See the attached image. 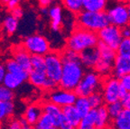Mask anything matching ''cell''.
I'll return each mask as SVG.
<instances>
[{
    "mask_svg": "<svg viewBox=\"0 0 130 129\" xmlns=\"http://www.w3.org/2000/svg\"><path fill=\"white\" fill-rule=\"evenodd\" d=\"M85 69L80 60L63 61L62 74L59 82V88L75 90L85 74Z\"/></svg>",
    "mask_w": 130,
    "mask_h": 129,
    "instance_id": "cell-1",
    "label": "cell"
},
{
    "mask_svg": "<svg viewBox=\"0 0 130 129\" xmlns=\"http://www.w3.org/2000/svg\"><path fill=\"white\" fill-rule=\"evenodd\" d=\"M99 42L100 39L98 36V33L77 26L67 39L66 46L79 53L88 48L97 46Z\"/></svg>",
    "mask_w": 130,
    "mask_h": 129,
    "instance_id": "cell-2",
    "label": "cell"
},
{
    "mask_svg": "<svg viewBox=\"0 0 130 129\" xmlns=\"http://www.w3.org/2000/svg\"><path fill=\"white\" fill-rule=\"evenodd\" d=\"M76 22L77 26L95 33H99L110 24L106 11H89L85 9L77 14Z\"/></svg>",
    "mask_w": 130,
    "mask_h": 129,
    "instance_id": "cell-3",
    "label": "cell"
},
{
    "mask_svg": "<svg viewBox=\"0 0 130 129\" xmlns=\"http://www.w3.org/2000/svg\"><path fill=\"white\" fill-rule=\"evenodd\" d=\"M97 46L100 50V57L94 70L103 78L110 76L113 71L115 60L118 56L117 51L108 46L100 41L99 42Z\"/></svg>",
    "mask_w": 130,
    "mask_h": 129,
    "instance_id": "cell-4",
    "label": "cell"
},
{
    "mask_svg": "<svg viewBox=\"0 0 130 129\" xmlns=\"http://www.w3.org/2000/svg\"><path fill=\"white\" fill-rule=\"evenodd\" d=\"M102 78L103 77L100 76L95 70L86 71L74 91L78 96L81 97H89L93 93L100 91L103 82Z\"/></svg>",
    "mask_w": 130,
    "mask_h": 129,
    "instance_id": "cell-5",
    "label": "cell"
},
{
    "mask_svg": "<svg viewBox=\"0 0 130 129\" xmlns=\"http://www.w3.org/2000/svg\"><path fill=\"white\" fill-rule=\"evenodd\" d=\"M44 60L47 77L57 82H60L63 69V61L61 53L50 51L44 55Z\"/></svg>",
    "mask_w": 130,
    "mask_h": 129,
    "instance_id": "cell-6",
    "label": "cell"
},
{
    "mask_svg": "<svg viewBox=\"0 0 130 129\" xmlns=\"http://www.w3.org/2000/svg\"><path fill=\"white\" fill-rule=\"evenodd\" d=\"M120 89H121V84L118 78L113 75L104 78L102 82L101 93L106 105L120 100Z\"/></svg>",
    "mask_w": 130,
    "mask_h": 129,
    "instance_id": "cell-7",
    "label": "cell"
},
{
    "mask_svg": "<svg viewBox=\"0 0 130 129\" xmlns=\"http://www.w3.org/2000/svg\"><path fill=\"white\" fill-rule=\"evenodd\" d=\"M23 46L31 54L45 55L51 51L48 40L40 34H32L24 40Z\"/></svg>",
    "mask_w": 130,
    "mask_h": 129,
    "instance_id": "cell-8",
    "label": "cell"
},
{
    "mask_svg": "<svg viewBox=\"0 0 130 129\" xmlns=\"http://www.w3.org/2000/svg\"><path fill=\"white\" fill-rule=\"evenodd\" d=\"M98 36L100 42H104L105 44L111 47L114 50H117L120 42L123 39L121 28L112 24H109L101 29L98 33Z\"/></svg>",
    "mask_w": 130,
    "mask_h": 129,
    "instance_id": "cell-9",
    "label": "cell"
},
{
    "mask_svg": "<svg viewBox=\"0 0 130 129\" xmlns=\"http://www.w3.org/2000/svg\"><path fill=\"white\" fill-rule=\"evenodd\" d=\"M107 14H108L110 24L117 25L120 28L130 24L127 6H125L123 4L116 5V6L110 7Z\"/></svg>",
    "mask_w": 130,
    "mask_h": 129,
    "instance_id": "cell-10",
    "label": "cell"
},
{
    "mask_svg": "<svg viewBox=\"0 0 130 129\" xmlns=\"http://www.w3.org/2000/svg\"><path fill=\"white\" fill-rule=\"evenodd\" d=\"M78 95L74 90L69 89H56L54 90L49 91L48 99L49 101L54 103L60 107H65L68 105H74Z\"/></svg>",
    "mask_w": 130,
    "mask_h": 129,
    "instance_id": "cell-11",
    "label": "cell"
},
{
    "mask_svg": "<svg viewBox=\"0 0 130 129\" xmlns=\"http://www.w3.org/2000/svg\"><path fill=\"white\" fill-rule=\"evenodd\" d=\"M100 57V50L98 46L90 47L79 53L81 63L86 69H94Z\"/></svg>",
    "mask_w": 130,
    "mask_h": 129,
    "instance_id": "cell-12",
    "label": "cell"
},
{
    "mask_svg": "<svg viewBox=\"0 0 130 129\" xmlns=\"http://www.w3.org/2000/svg\"><path fill=\"white\" fill-rule=\"evenodd\" d=\"M43 112L47 113L53 119L55 128H60V125H61V122L63 118L62 107L51 102V101H49V102H46L43 104Z\"/></svg>",
    "mask_w": 130,
    "mask_h": 129,
    "instance_id": "cell-13",
    "label": "cell"
},
{
    "mask_svg": "<svg viewBox=\"0 0 130 129\" xmlns=\"http://www.w3.org/2000/svg\"><path fill=\"white\" fill-rule=\"evenodd\" d=\"M126 74H130V57L118 55L114 63L112 75L119 79L120 77Z\"/></svg>",
    "mask_w": 130,
    "mask_h": 129,
    "instance_id": "cell-14",
    "label": "cell"
},
{
    "mask_svg": "<svg viewBox=\"0 0 130 129\" xmlns=\"http://www.w3.org/2000/svg\"><path fill=\"white\" fill-rule=\"evenodd\" d=\"M62 113L65 118L71 125V128H79V125L81 121V115L76 108L74 105H68L62 107Z\"/></svg>",
    "mask_w": 130,
    "mask_h": 129,
    "instance_id": "cell-15",
    "label": "cell"
},
{
    "mask_svg": "<svg viewBox=\"0 0 130 129\" xmlns=\"http://www.w3.org/2000/svg\"><path fill=\"white\" fill-rule=\"evenodd\" d=\"M49 16L51 18V28L53 32L60 31L62 24V8L59 5H54L49 8Z\"/></svg>",
    "mask_w": 130,
    "mask_h": 129,
    "instance_id": "cell-16",
    "label": "cell"
},
{
    "mask_svg": "<svg viewBox=\"0 0 130 129\" xmlns=\"http://www.w3.org/2000/svg\"><path fill=\"white\" fill-rule=\"evenodd\" d=\"M31 54L27 52L24 46L17 47L14 53V59L15 60L24 70L30 71L32 70V61H31Z\"/></svg>",
    "mask_w": 130,
    "mask_h": 129,
    "instance_id": "cell-17",
    "label": "cell"
},
{
    "mask_svg": "<svg viewBox=\"0 0 130 129\" xmlns=\"http://www.w3.org/2000/svg\"><path fill=\"white\" fill-rule=\"evenodd\" d=\"M43 106L37 105V104H32V105H30L26 107V109L24 111V117L26 118V120L31 125V126L34 127L36 125L41 116L43 115Z\"/></svg>",
    "mask_w": 130,
    "mask_h": 129,
    "instance_id": "cell-18",
    "label": "cell"
},
{
    "mask_svg": "<svg viewBox=\"0 0 130 129\" xmlns=\"http://www.w3.org/2000/svg\"><path fill=\"white\" fill-rule=\"evenodd\" d=\"M5 65H6L7 72H10V73H13V74L16 75L17 77L21 78L24 81L28 80L29 71H26V70H24L14 58L7 60Z\"/></svg>",
    "mask_w": 130,
    "mask_h": 129,
    "instance_id": "cell-19",
    "label": "cell"
},
{
    "mask_svg": "<svg viewBox=\"0 0 130 129\" xmlns=\"http://www.w3.org/2000/svg\"><path fill=\"white\" fill-rule=\"evenodd\" d=\"M112 125V119L108 113V109L106 106H101L97 108V120H96V129H104L110 127Z\"/></svg>",
    "mask_w": 130,
    "mask_h": 129,
    "instance_id": "cell-20",
    "label": "cell"
},
{
    "mask_svg": "<svg viewBox=\"0 0 130 129\" xmlns=\"http://www.w3.org/2000/svg\"><path fill=\"white\" fill-rule=\"evenodd\" d=\"M47 74L45 70H38V69H32L29 71L28 81L36 88H43L45 80L47 79Z\"/></svg>",
    "mask_w": 130,
    "mask_h": 129,
    "instance_id": "cell-21",
    "label": "cell"
},
{
    "mask_svg": "<svg viewBox=\"0 0 130 129\" xmlns=\"http://www.w3.org/2000/svg\"><path fill=\"white\" fill-rule=\"evenodd\" d=\"M112 127L117 129H130V109L124 108L122 113L112 121Z\"/></svg>",
    "mask_w": 130,
    "mask_h": 129,
    "instance_id": "cell-22",
    "label": "cell"
},
{
    "mask_svg": "<svg viewBox=\"0 0 130 129\" xmlns=\"http://www.w3.org/2000/svg\"><path fill=\"white\" fill-rule=\"evenodd\" d=\"M96 120H97V108H91L89 113L86 114L81 118L79 129H93L95 128Z\"/></svg>",
    "mask_w": 130,
    "mask_h": 129,
    "instance_id": "cell-23",
    "label": "cell"
},
{
    "mask_svg": "<svg viewBox=\"0 0 130 129\" xmlns=\"http://www.w3.org/2000/svg\"><path fill=\"white\" fill-rule=\"evenodd\" d=\"M83 9L89 11H105L108 0H82Z\"/></svg>",
    "mask_w": 130,
    "mask_h": 129,
    "instance_id": "cell-24",
    "label": "cell"
},
{
    "mask_svg": "<svg viewBox=\"0 0 130 129\" xmlns=\"http://www.w3.org/2000/svg\"><path fill=\"white\" fill-rule=\"evenodd\" d=\"M74 106L78 109L81 117H84L92 108L88 97H81V96H78L77 99L74 103Z\"/></svg>",
    "mask_w": 130,
    "mask_h": 129,
    "instance_id": "cell-25",
    "label": "cell"
},
{
    "mask_svg": "<svg viewBox=\"0 0 130 129\" xmlns=\"http://www.w3.org/2000/svg\"><path fill=\"white\" fill-rule=\"evenodd\" d=\"M3 27L7 34H14L18 27V19L12 14L6 15L3 21Z\"/></svg>",
    "mask_w": 130,
    "mask_h": 129,
    "instance_id": "cell-26",
    "label": "cell"
},
{
    "mask_svg": "<svg viewBox=\"0 0 130 129\" xmlns=\"http://www.w3.org/2000/svg\"><path fill=\"white\" fill-rule=\"evenodd\" d=\"M24 82V81L21 78L16 76V75L13 74V73H10V72H7L6 77H5L3 84H4L6 87L14 90V89H16L17 88L20 87Z\"/></svg>",
    "mask_w": 130,
    "mask_h": 129,
    "instance_id": "cell-27",
    "label": "cell"
},
{
    "mask_svg": "<svg viewBox=\"0 0 130 129\" xmlns=\"http://www.w3.org/2000/svg\"><path fill=\"white\" fill-rule=\"evenodd\" d=\"M61 2L63 6L72 14H78L83 10L82 0H61Z\"/></svg>",
    "mask_w": 130,
    "mask_h": 129,
    "instance_id": "cell-28",
    "label": "cell"
},
{
    "mask_svg": "<svg viewBox=\"0 0 130 129\" xmlns=\"http://www.w3.org/2000/svg\"><path fill=\"white\" fill-rule=\"evenodd\" d=\"M107 109H108V113L109 115L110 118L112 119L113 121L114 119L117 118L120 114L122 113V111L124 110V105L122 103L121 100H118L116 102L109 103V104H107L106 105Z\"/></svg>",
    "mask_w": 130,
    "mask_h": 129,
    "instance_id": "cell-29",
    "label": "cell"
},
{
    "mask_svg": "<svg viewBox=\"0 0 130 129\" xmlns=\"http://www.w3.org/2000/svg\"><path fill=\"white\" fill-rule=\"evenodd\" d=\"M34 128L36 129H55V125L53 119L47 113L43 112V115L41 116L36 125L34 126Z\"/></svg>",
    "mask_w": 130,
    "mask_h": 129,
    "instance_id": "cell-30",
    "label": "cell"
},
{
    "mask_svg": "<svg viewBox=\"0 0 130 129\" xmlns=\"http://www.w3.org/2000/svg\"><path fill=\"white\" fill-rule=\"evenodd\" d=\"M14 110V105L12 101H0V122L10 117Z\"/></svg>",
    "mask_w": 130,
    "mask_h": 129,
    "instance_id": "cell-31",
    "label": "cell"
},
{
    "mask_svg": "<svg viewBox=\"0 0 130 129\" xmlns=\"http://www.w3.org/2000/svg\"><path fill=\"white\" fill-rule=\"evenodd\" d=\"M116 51L119 56L130 57V38L122 39Z\"/></svg>",
    "mask_w": 130,
    "mask_h": 129,
    "instance_id": "cell-32",
    "label": "cell"
},
{
    "mask_svg": "<svg viewBox=\"0 0 130 129\" xmlns=\"http://www.w3.org/2000/svg\"><path fill=\"white\" fill-rule=\"evenodd\" d=\"M88 99H89L92 108H99L100 107H101V106H103L105 104L101 91H98V92H95L93 94H91V95H89L88 97Z\"/></svg>",
    "mask_w": 130,
    "mask_h": 129,
    "instance_id": "cell-33",
    "label": "cell"
},
{
    "mask_svg": "<svg viewBox=\"0 0 130 129\" xmlns=\"http://www.w3.org/2000/svg\"><path fill=\"white\" fill-rule=\"evenodd\" d=\"M14 98V90L6 87L4 84H0V101H13Z\"/></svg>",
    "mask_w": 130,
    "mask_h": 129,
    "instance_id": "cell-34",
    "label": "cell"
},
{
    "mask_svg": "<svg viewBox=\"0 0 130 129\" xmlns=\"http://www.w3.org/2000/svg\"><path fill=\"white\" fill-rule=\"evenodd\" d=\"M31 61H32V69L45 70L44 55L32 54V56H31Z\"/></svg>",
    "mask_w": 130,
    "mask_h": 129,
    "instance_id": "cell-35",
    "label": "cell"
},
{
    "mask_svg": "<svg viewBox=\"0 0 130 129\" xmlns=\"http://www.w3.org/2000/svg\"><path fill=\"white\" fill-rule=\"evenodd\" d=\"M58 87H59V82H57V81L53 80V79H50V78H47L42 89L47 91H52L58 89Z\"/></svg>",
    "mask_w": 130,
    "mask_h": 129,
    "instance_id": "cell-36",
    "label": "cell"
},
{
    "mask_svg": "<svg viewBox=\"0 0 130 129\" xmlns=\"http://www.w3.org/2000/svg\"><path fill=\"white\" fill-rule=\"evenodd\" d=\"M119 81L122 87L130 93V74H126L120 77Z\"/></svg>",
    "mask_w": 130,
    "mask_h": 129,
    "instance_id": "cell-37",
    "label": "cell"
},
{
    "mask_svg": "<svg viewBox=\"0 0 130 129\" xmlns=\"http://www.w3.org/2000/svg\"><path fill=\"white\" fill-rule=\"evenodd\" d=\"M7 127L10 129H22L19 119H11L7 123Z\"/></svg>",
    "mask_w": 130,
    "mask_h": 129,
    "instance_id": "cell-38",
    "label": "cell"
},
{
    "mask_svg": "<svg viewBox=\"0 0 130 129\" xmlns=\"http://www.w3.org/2000/svg\"><path fill=\"white\" fill-rule=\"evenodd\" d=\"M11 14H12V15H14V17H16L17 19H20L21 17L23 16V14H24V12H23L22 8L19 7V6H17L16 7H14V9H12V10H11Z\"/></svg>",
    "mask_w": 130,
    "mask_h": 129,
    "instance_id": "cell-39",
    "label": "cell"
},
{
    "mask_svg": "<svg viewBox=\"0 0 130 129\" xmlns=\"http://www.w3.org/2000/svg\"><path fill=\"white\" fill-rule=\"evenodd\" d=\"M6 73H7V71H6V65L0 64V84H3Z\"/></svg>",
    "mask_w": 130,
    "mask_h": 129,
    "instance_id": "cell-40",
    "label": "cell"
},
{
    "mask_svg": "<svg viewBox=\"0 0 130 129\" xmlns=\"http://www.w3.org/2000/svg\"><path fill=\"white\" fill-rule=\"evenodd\" d=\"M121 33L123 38H130V25H126V26L121 28Z\"/></svg>",
    "mask_w": 130,
    "mask_h": 129,
    "instance_id": "cell-41",
    "label": "cell"
},
{
    "mask_svg": "<svg viewBox=\"0 0 130 129\" xmlns=\"http://www.w3.org/2000/svg\"><path fill=\"white\" fill-rule=\"evenodd\" d=\"M19 121H20V124H21V127H22V129H29L31 128V125L28 123V121L26 120V118L24 117H21L20 119H19Z\"/></svg>",
    "mask_w": 130,
    "mask_h": 129,
    "instance_id": "cell-42",
    "label": "cell"
},
{
    "mask_svg": "<svg viewBox=\"0 0 130 129\" xmlns=\"http://www.w3.org/2000/svg\"><path fill=\"white\" fill-rule=\"evenodd\" d=\"M40 5V6H51L53 5V3L54 2V0H37Z\"/></svg>",
    "mask_w": 130,
    "mask_h": 129,
    "instance_id": "cell-43",
    "label": "cell"
},
{
    "mask_svg": "<svg viewBox=\"0 0 130 129\" xmlns=\"http://www.w3.org/2000/svg\"><path fill=\"white\" fill-rule=\"evenodd\" d=\"M121 101L123 103V105H124L125 108L130 109V93H128V95L126 98H124Z\"/></svg>",
    "mask_w": 130,
    "mask_h": 129,
    "instance_id": "cell-44",
    "label": "cell"
},
{
    "mask_svg": "<svg viewBox=\"0 0 130 129\" xmlns=\"http://www.w3.org/2000/svg\"><path fill=\"white\" fill-rule=\"evenodd\" d=\"M6 6H7V7L9 9L12 10V9H14V7L18 6V0H9L8 3L6 4Z\"/></svg>",
    "mask_w": 130,
    "mask_h": 129,
    "instance_id": "cell-45",
    "label": "cell"
},
{
    "mask_svg": "<svg viewBox=\"0 0 130 129\" xmlns=\"http://www.w3.org/2000/svg\"><path fill=\"white\" fill-rule=\"evenodd\" d=\"M41 13L44 15H48L49 14V9L47 6H41V9H40Z\"/></svg>",
    "mask_w": 130,
    "mask_h": 129,
    "instance_id": "cell-46",
    "label": "cell"
},
{
    "mask_svg": "<svg viewBox=\"0 0 130 129\" xmlns=\"http://www.w3.org/2000/svg\"><path fill=\"white\" fill-rule=\"evenodd\" d=\"M0 1H1V2H2V3H4V4H7V3H8V1H9V0H0Z\"/></svg>",
    "mask_w": 130,
    "mask_h": 129,
    "instance_id": "cell-47",
    "label": "cell"
},
{
    "mask_svg": "<svg viewBox=\"0 0 130 129\" xmlns=\"http://www.w3.org/2000/svg\"><path fill=\"white\" fill-rule=\"evenodd\" d=\"M127 9H128V13H129V18H130V3L127 5Z\"/></svg>",
    "mask_w": 130,
    "mask_h": 129,
    "instance_id": "cell-48",
    "label": "cell"
},
{
    "mask_svg": "<svg viewBox=\"0 0 130 129\" xmlns=\"http://www.w3.org/2000/svg\"><path fill=\"white\" fill-rule=\"evenodd\" d=\"M115 1H117V2H123L124 0H115Z\"/></svg>",
    "mask_w": 130,
    "mask_h": 129,
    "instance_id": "cell-49",
    "label": "cell"
},
{
    "mask_svg": "<svg viewBox=\"0 0 130 129\" xmlns=\"http://www.w3.org/2000/svg\"><path fill=\"white\" fill-rule=\"evenodd\" d=\"M18 1H20V0H18Z\"/></svg>",
    "mask_w": 130,
    "mask_h": 129,
    "instance_id": "cell-50",
    "label": "cell"
}]
</instances>
